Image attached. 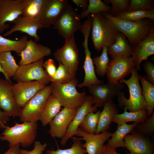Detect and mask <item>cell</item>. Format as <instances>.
I'll return each instance as SVG.
<instances>
[{
    "label": "cell",
    "instance_id": "2",
    "mask_svg": "<svg viewBox=\"0 0 154 154\" xmlns=\"http://www.w3.org/2000/svg\"><path fill=\"white\" fill-rule=\"evenodd\" d=\"M100 13L110 20L133 46L136 45L148 34L153 25L151 22V20L148 19H145L139 21H132L117 18L109 12Z\"/></svg>",
    "mask_w": 154,
    "mask_h": 154
},
{
    "label": "cell",
    "instance_id": "33",
    "mask_svg": "<svg viewBox=\"0 0 154 154\" xmlns=\"http://www.w3.org/2000/svg\"><path fill=\"white\" fill-rule=\"evenodd\" d=\"M114 16L122 19L132 21H139L146 18L153 21L154 20V10L126 11Z\"/></svg>",
    "mask_w": 154,
    "mask_h": 154
},
{
    "label": "cell",
    "instance_id": "36",
    "mask_svg": "<svg viewBox=\"0 0 154 154\" xmlns=\"http://www.w3.org/2000/svg\"><path fill=\"white\" fill-rule=\"evenodd\" d=\"M111 7L105 4L101 0H89L88 5L86 9L82 11L79 14L80 19L88 17L89 15L109 12Z\"/></svg>",
    "mask_w": 154,
    "mask_h": 154
},
{
    "label": "cell",
    "instance_id": "5",
    "mask_svg": "<svg viewBox=\"0 0 154 154\" xmlns=\"http://www.w3.org/2000/svg\"><path fill=\"white\" fill-rule=\"evenodd\" d=\"M78 83L76 78L70 82L60 84L51 82L52 94L62 106L76 109L82 104L86 96L85 91L78 92L76 89Z\"/></svg>",
    "mask_w": 154,
    "mask_h": 154
},
{
    "label": "cell",
    "instance_id": "30",
    "mask_svg": "<svg viewBox=\"0 0 154 154\" xmlns=\"http://www.w3.org/2000/svg\"><path fill=\"white\" fill-rule=\"evenodd\" d=\"M45 1V0H23L22 16L26 19L36 21L39 24V16Z\"/></svg>",
    "mask_w": 154,
    "mask_h": 154
},
{
    "label": "cell",
    "instance_id": "3",
    "mask_svg": "<svg viewBox=\"0 0 154 154\" xmlns=\"http://www.w3.org/2000/svg\"><path fill=\"white\" fill-rule=\"evenodd\" d=\"M37 128V122H15L13 126H6L0 134V140L7 141L9 147L18 144L23 147H29L35 141Z\"/></svg>",
    "mask_w": 154,
    "mask_h": 154
},
{
    "label": "cell",
    "instance_id": "15",
    "mask_svg": "<svg viewBox=\"0 0 154 154\" xmlns=\"http://www.w3.org/2000/svg\"><path fill=\"white\" fill-rule=\"evenodd\" d=\"M135 67L131 57H116L109 61L106 72L108 82L116 83L131 73Z\"/></svg>",
    "mask_w": 154,
    "mask_h": 154
},
{
    "label": "cell",
    "instance_id": "46",
    "mask_svg": "<svg viewBox=\"0 0 154 154\" xmlns=\"http://www.w3.org/2000/svg\"><path fill=\"white\" fill-rule=\"evenodd\" d=\"M72 2L76 5L78 8L80 7L83 9V11L85 10L87 8L89 0H73Z\"/></svg>",
    "mask_w": 154,
    "mask_h": 154
},
{
    "label": "cell",
    "instance_id": "12",
    "mask_svg": "<svg viewBox=\"0 0 154 154\" xmlns=\"http://www.w3.org/2000/svg\"><path fill=\"white\" fill-rule=\"evenodd\" d=\"M91 94L94 104L101 108L107 102L112 100L124 88L119 82L116 83L108 82L106 84H95L88 87Z\"/></svg>",
    "mask_w": 154,
    "mask_h": 154
},
{
    "label": "cell",
    "instance_id": "28",
    "mask_svg": "<svg viewBox=\"0 0 154 154\" xmlns=\"http://www.w3.org/2000/svg\"><path fill=\"white\" fill-rule=\"evenodd\" d=\"M147 111L143 109L134 112H128L124 108V112L121 114H117L113 116L112 122L117 125H120L131 121L141 123L146 121L147 119Z\"/></svg>",
    "mask_w": 154,
    "mask_h": 154
},
{
    "label": "cell",
    "instance_id": "45",
    "mask_svg": "<svg viewBox=\"0 0 154 154\" xmlns=\"http://www.w3.org/2000/svg\"><path fill=\"white\" fill-rule=\"evenodd\" d=\"M10 117L7 113L0 110V129L5 128L7 123L10 120Z\"/></svg>",
    "mask_w": 154,
    "mask_h": 154
},
{
    "label": "cell",
    "instance_id": "14",
    "mask_svg": "<svg viewBox=\"0 0 154 154\" xmlns=\"http://www.w3.org/2000/svg\"><path fill=\"white\" fill-rule=\"evenodd\" d=\"M154 54V26L148 34L133 47L131 57L134 67L140 71V64L144 60Z\"/></svg>",
    "mask_w": 154,
    "mask_h": 154
},
{
    "label": "cell",
    "instance_id": "27",
    "mask_svg": "<svg viewBox=\"0 0 154 154\" xmlns=\"http://www.w3.org/2000/svg\"><path fill=\"white\" fill-rule=\"evenodd\" d=\"M60 104L51 94L48 98L40 118L42 125L45 126L60 111L62 107Z\"/></svg>",
    "mask_w": 154,
    "mask_h": 154
},
{
    "label": "cell",
    "instance_id": "23",
    "mask_svg": "<svg viewBox=\"0 0 154 154\" xmlns=\"http://www.w3.org/2000/svg\"><path fill=\"white\" fill-rule=\"evenodd\" d=\"M13 23L14 25L9 31L3 35L4 36H9L17 31H20L34 38L36 41L40 40L37 31L42 28L36 21L26 19L21 15L16 18Z\"/></svg>",
    "mask_w": 154,
    "mask_h": 154
},
{
    "label": "cell",
    "instance_id": "21",
    "mask_svg": "<svg viewBox=\"0 0 154 154\" xmlns=\"http://www.w3.org/2000/svg\"><path fill=\"white\" fill-rule=\"evenodd\" d=\"M51 54V50L48 46L30 39L28 40L25 47L19 54L21 58L18 65L21 66L36 62Z\"/></svg>",
    "mask_w": 154,
    "mask_h": 154
},
{
    "label": "cell",
    "instance_id": "4",
    "mask_svg": "<svg viewBox=\"0 0 154 154\" xmlns=\"http://www.w3.org/2000/svg\"><path fill=\"white\" fill-rule=\"evenodd\" d=\"M134 67L131 72V76L126 80L123 78L119 80L121 83H124L128 86L129 97L127 99L123 91H120L117 95L118 105L128 110L130 112H134L146 109V103L142 94V90L139 84V75Z\"/></svg>",
    "mask_w": 154,
    "mask_h": 154
},
{
    "label": "cell",
    "instance_id": "18",
    "mask_svg": "<svg viewBox=\"0 0 154 154\" xmlns=\"http://www.w3.org/2000/svg\"><path fill=\"white\" fill-rule=\"evenodd\" d=\"M23 8V0H0V33L10 27L7 22L22 15Z\"/></svg>",
    "mask_w": 154,
    "mask_h": 154
},
{
    "label": "cell",
    "instance_id": "49",
    "mask_svg": "<svg viewBox=\"0 0 154 154\" xmlns=\"http://www.w3.org/2000/svg\"><path fill=\"white\" fill-rule=\"evenodd\" d=\"M0 72L2 73L3 74V75H4V76H5V79L7 80V76H6V75L5 73V72H4L3 70V68H2L1 66V65L0 64Z\"/></svg>",
    "mask_w": 154,
    "mask_h": 154
},
{
    "label": "cell",
    "instance_id": "43",
    "mask_svg": "<svg viewBox=\"0 0 154 154\" xmlns=\"http://www.w3.org/2000/svg\"><path fill=\"white\" fill-rule=\"evenodd\" d=\"M43 66L50 78L51 81L52 79L54 76L57 68L54 59L52 58L48 59L44 62Z\"/></svg>",
    "mask_w": 154,
    "mask_h": 154
},
{
    "label": "cell",
    "instance_id": "6",
    "mask_svg": "<svg viewBox=\"0 0 154 154\" xmlns=\"http://www.w3.org/2000/svg\"><path fill=\"white\" fill-rule=\"evenodd\" d=\"M52 94L51 84L39 90L21 108L19 117L23 122L40 120L47 101Z\"/></svg>",
    "mask_w": 154,
    "mask_h": 154
},
{
    "label": "cell",
    "instance_id": "40",
    "mask_svg": "<svg viewBox=\"0 0 154 154\" xmlns=\"http://www.w3.org/2000/svg\"><path fill=\"white\" fill-rule=\"evenodd\" d=\"M130 0H105L103 2L105 4L111 3L112 7L109 12L115 16L119 13L127 11Z\"/></svg>",
    "mask_w": 154,
    "mask_h": 154
},
{
    "label": "cell",
    "instance_id": "48",
    "mask_svg": "<svg viewBox=\"0 0 154 154\" xmlns=\"http://www.w3.org/2000/svg\"><path fill=\"white\" fill-rule=\"evenodd\" d=\"M116 149L107 147L106 146V148L102 154H120L117 152Z\"/></svg>",
    "mask_w": 154,
    "mask_h": 154
},
{
    "label": "cell",
    "instance_id": "7",
    "mask_svg": "<svg viewBox=\"0 0 154 154\" xmlns=\"http://www.w3.org/2000/svg\"><path fill=\"white\" fill-rule=\"evenodd\" d=\"M80 19L79 14L71 5L68 3L52 25L58 34L67 41L76 32L80 30L82 25Z\"/></svg>",
    "mask_w": 154,
    "mask_h": 154
},
{
    "label": "cell",
    "instance_id": "31",
    "mask_svg": "<svg viewBox=\"0 0 154 154\" xmlns=\"http://www.w3.org/2000/svg\"><path fill=\"white\" fill-rule=\"evenodd\" d=\"M28 41L26 36L22 37L18 40H14L0 35V52L13 51L19 54L25 47Z\"/></svg>",
    "mask_w": 154,
    "mask_h": 154
},
{
    "label": "cell",
    "instance_id": "8",
    "mask_svg": "<svg viewBox=\"0 0 154 154\" xmlns=\"http://www.w3.org/2000/svg\"><path fill=\"white\" fill-rule=\"evenodd\" d=\"M55 59L65 66L74 78H75L79 64L78 50L74 34L65 41L64 45L57 49L53 53Z\"/></svg>",
    "mask_w": 154,
    "mask_h": 154
},
{
    "label": "cell",
    "instance_id": "1",
    "mask_svg": "<svg viewBox=\"0 0 154 154\" xmlns=\"http://www.w3.org/2000/svg\"><path fill=\"white\" fill-rule=\"evenodd\" d=\"M91 38L95 49L99 51L103 47H108L115 42L119 32L114 24L100 13L91 14Z\"/></svg>",
    "mask_w": 154,
    "mask_h": 154
},
{
    "label": "cell",
    "instance_id": "24",
    "mask_svg": "<svg viewBox=\"0 0 154 154\" xmlns=\"http://www.w3.org/2000/svg\"><path fill=\"white\" fill-rule=\"evenodd\" d=\"M103 107L100 115L95 134L108 131L110 128L113 116L118 113L117 106L112 100L107 102Z\"/></svg>",
    "mask_w": 154,
    "mask_h": 154
},
{
    "label": "cell",
    "instance_id": "38",
    "mask_svg": "<svg viewBox=\"0 0 154 154\" xmlns=\"http://www.w3.org/2000/svg\"><path fill=\"white\" fill-rule=\"evenodd\" d=\"M74 78L71 75L67 68L61 64L59 63L54 76L52 79L51 82L63 84L70 82Z\"/></svg>",
    "mask_w": 154,
    "mask_h": 154
},
{
    "label": "cell",
    "instance_id": "11",
    "mask_svg": "<svg viewBox=\"0 0 154 154\" xmlns=\"http://www.w3.org/2000/svg\"><path fill=\"white\" fill-rule=\"evenodd\" d=\"M66 0H45L38 18L42 28H50L65 9Z\"/></svg>",
    "mask_w": 154,
    "mask_h": 154
},
{
    "label": "cell",
    "instance_id": "37",
    "mask_svg": "<svg viewBox=\"0 0 154 154\" xmlns=\"http://www.w3.org/2000/svg\"><path fill=\"white\" fill-rule=\"evenodd\" d=\"M107 48L104 46L102 48L101 54L99 56H96L92 58L93 64L96 67L95 70L97 74L103 77L106 74L110 58L108 57Z\"/></svg>",
    "mask_w": 154,
    "mask_h": 154
},
{
    "label": "cell",
    "instance_id": "16",
    "mask_svg": "<svg viewBox=\"0 0 154 154\" xmlns=\"http://www.w3.org/2000/svg\"><path fill=\"white\" fill-rule=\"evenodd\" d=\"M112 133L105 131L98 134H90L83 131L79 127L76 136L82 137L81 140L85 141L82 146L86 150V154H102L106 145L105 142L111 137Z\"/></svg>",
    "mask_w": 154,
    "mask_h": 154
},
{
    "label": "cell",
    "instance_id": "44",
    "mask_svg": "<svg viewBox=\"0 0 154 154\" xmlns=\"http://www.w3.org/2000/svg\"><path fill=\"white\" fill-rule=\"evenodd\" d=\"M144 70L146 74L147 79L154 84V64L149 61H146L143 64Z\"/></svg>",
    "mask_w": 154,
    "mask_h": 154
},
{
    "label": "cell",
    "instance_id": "26",
    "mask_svg": "<svg viewBox=\"0 0 154 154\" xmlns=\"http://www.w3.org/2000/svg\"><path fill=\"white\" fill-rule=\"evenodd\" d=\"M138 124L134 122L131 124L124 123L117 125L116 131L112 133L111 138L108 140L106 146L116 149L118 147H125L124 137L131 132Z\"/></svg>",
    "mask_w": 154,
    "mask_h": 154
},
{
    "label": "cell",
    "instance_id": "47",
    "mask_svg": "<svg viewBox=\"0 0 154 154\" xmlns=\"http://www.w3.org/2000/svg\"><path fill=\"white\" fill-rule=\"evenodd\" d=\"M19 144L10 147V148L5 153L3 154H20Z\"/></svg>",
    "mask_w": 154,
    "mask_h": 154
},
{
    "label": "cell",
    "instance_id": "9",
    "mask_svg": "<svg viewBox=\"0 0 154 154\" xmlns=\"http://www.w3.org/2000/svg\"><path fill=\"white\" fill-rule=\"evenodd\" d=\"M43 59L31 63L19 66L13 76L17 82L36 81L46 86L51 82L50 78L44 69Z\"/></svg>",
    "mask_w": 154,
    "mask_h": 154
},
{
    "label": "cell",
    "instance_id": "17",
    "mask_svg": "<svg viewBox=\"0 0 154 154\" xmlns=\"http://www.w3.org/2000/svg\"><path fill=\"white\" fill-rule=\"evenodd\" d=\"M13 84L10 80L0 79V109L14 117H19L21 108L17 104L13 92Z\"/></svg>",
    "mask_w": 154,
    "mask_h": 154
},
{
    "label": "cell",
    "instance_id": "32",
    "mask_svg": "<svg viewBox=\"0 0 154 154\" xmlns=\"http://www.w3.org/2000/svg\"><path fill=\"white\" fill-rule=\"evenodd\" d=\"M0 63L7 80L13 77L19 66L17 64L11 52H0Z\"/></svg>",
    "mask_w": 154,
    "mask_h": 154
},
{
    "label": "cell",
    "instance_id": "13",
    "mask_svg": "<svg viewBox=\"0 0 154 154\" xmlns=\"http://www.w3.org/2000/svg\"><path fill=\"white\" fill-rule=\"evenodd\" d=\"M93 104L94 103L92 96H86L82 104L76 109V114L70 124L65 134L61 138L60 142L61 145L64 146L69 139L76 135L78 128L88 113L97 111V108Z\"/></svg>",
    "mask_w": 154,
    "mask_h": 154
},
{
    "label": "cell",
    "instance_id": "50",
    "mask_svg": "<svg viewBox=\"0 0 154 154\" xmlns=\"http://www.w3.org/2000/svg\"><path fill=\"white\" fill-rule=\"evenodd\" d=\"M128 154H129V153H128Z\"/></svg>",
    "mask_w": 154,
    "mask_h": 154
},
{
    "label": "cell",
    "instance_id": "42",
    "mask_svg": "<svg viewBox=\"0 0 154 154\" xmlns=\"http://www.w3.org/2000/svg\"><path fill=\"white\" fill-rule=\"evenodd\" d=\"M47 145L46 143L42 144L40 141H35L34 142V149L32 150L20 149V154H42Z\"/></svg>",
    "mask_w": 154,
    "mask_h": 154
},
{
    "label": "cell",
    "instance_id": "10",
    "mask_svg": "<svg viewBox=\"0 0 154 154\" xmlns=\"http://www.w3.org/2000/svg\"><path fill=\"white\" fill-rule=\"evenodd\" d=\"M91 31V29L87 27L82 28L81 31L84 37L82 45L85 54V59L83 67L85 72V76L83 82L78 84L77 85L80 88L85 87H89L93 85L102 84L104 83L103 81L99 80L96 75L91 53L89 49L88 40Z\"/></svg>",
    "mask_w": 154,
    "mask_h": 154
},
{
    "label": "cell",
    "instance_id": "22",
    "mask_svg": "<svg viewBox=\"0 0 154 154\" xmlns=\"http://www.w3.org/2000/svg\"><path fill=\"white\" fill-rule=\"evenodd\" d=\"M133 129L131 134L127 135L124 138L125 147L131 154H154L153 144L144 135Z\"/></svg>",
    "mask_w": 154,
    "mask_h": 154
},
{
    "label": "cell",
    "instance_id": "19",
    "mask_svg": "<svg viewBox=\"0 0 154 154\" xmlns=\"http://www.w3.org/2000/svg\"><path fill=\"white\" fill-rule=\"evenodd\" d=\"M46 86L39 82H20L13 84V92L15 100L22 108L38 92Z\"/></svg>",
    "mask_w": 154,
    "mask_h": 154
},
{
    "label": "cell",
    "instance_id": "29",
    "mask_svg": "<svg viewBox=\"0 0 154 154\" xmlns=\"http://www.w3.org/2000/svg\"><path fill=\"white\" fill-rule=\"evenodd\" d=\"M143 90L142 93L145 99L147 117L152 114L154 108V85L147 79L146 76L139 75Z\"/></svg>",
    "mask_w": 154,
    "mask_h": 154
},
{
    "label": "cell",
    "instance_id": "35",
    "mask_svg": "<svg viewBox=\"0 0 154 154\" xmlns=\"http://www.w3.org/2000/svg\"><path fill=\"white\" fill-rule=\"evenodd\" d=\"M72 144L71 147L65 149H60L54 150L49 149L45 151L44 154H86V152L83 148L81 140L79 137L73 136L72 138Z\"/></svg>",
    "mask_w": 154,
    "mask_h": 154
},
{
    "label": "cell",
    "instance_id": "39",
    "mask_svg": "<svg viewBox=\"0 0 154 154\" xmlns=\"http://www.w3.org/2000/svg\"><path fill=\"white\" fill-rule=\"evenodd\" d=\"M140 10H154L153 0H130L127 11Z\"/></svg>",
    "mask_w": 154,
    "mask_h": 154
},
{
    "label": "cell",
    "instance_id": "41",
    "mask_svg": "<svg viewBox=\"0 0 154 154\" xmlns=\"http://www.w3.org/2000/svg\"><path fill=\"white\" fill-rule=\"evenodd\" d=\"M135 131L143 135H150L154 131V114L147 118L145 121L138 123Z\"/></svg>",
    "mask_w": 154,
    "mask_h": 154
},
{
    "label": "cell",
    "instance_id": "20",
    "mask_svg": "<svg viewBox=\"0 0 154 154\" xmlns=\"http://www.w3.org/2000/svg\"><path fill=\"white\" fill-rule=\"evenodd\" d=\"M76 112V109L64 107L49 123V133L54 137H63Z\"/></svg>",
    "mask_w": 154,
    "mask_h": 154
},
{
    "label": "cell",
    "instance_id": "25",
    "mask_svg": "<svg viewBox=\"0 0 154 154\" xmlns=\"http://www.w3.org/2000/svg\"><path fill=\"white\" fill-rule=\"evenodd\" d=\"M125 36L120 32L115 42L107 48L108 53L112 58L116 57H131L133 47L129 44Z\"/></svg>",
    "mask_w": 154,
    "mask_h": 154
},
{
    "label": "cell",
    "instance_id": "34",
    "mask_svg": "<svg viewBox=\"0 0 154 154\" xmlns=\"http://www.w3.org/2000/svg\"><path fill=\"white\" fill-rule=\"evenodd\" d=\"M101 112L100 110H98L95 113L90 112L88 113L80 125V128L86 133L94 134Z\"/></svg>",
    "mask_w": 154,
    "mask_h": 154
}]
</instances>
